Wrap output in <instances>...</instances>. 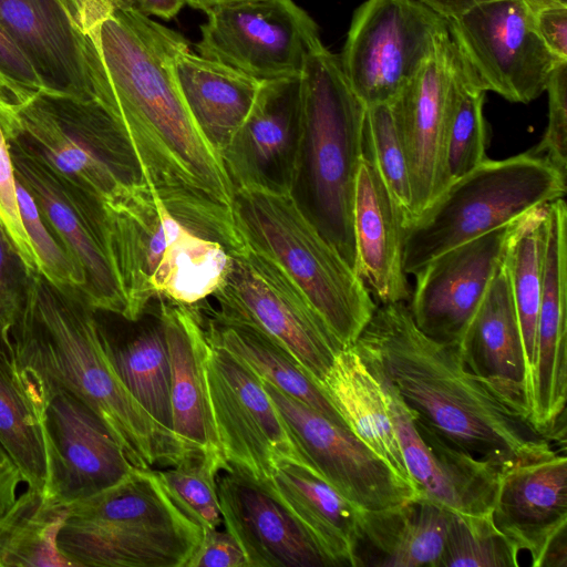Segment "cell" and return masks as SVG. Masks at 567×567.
I'll list each match as a JSON object with an SVG mask.
<instances>
[{
  "mask_svg": "<svg viewBox=\"0 0 567 567\" xmlns=\"http://www.w3.org/2000/svg\"><path fill=\"white\" fill-rule=\"evenodd\" d=\"M66 1L83 37L94 100L125 135L144 183L198 235L227 251L240 249L234 187L173 73L174 55L188 41L126 0Z\"/></svg>",
  "mask_w": 567,
  "mask_h": 567,
  "instance_id": "6da1fadb",
  "label": "cell"
},
{
  "mask_svg": "<svg viewBox=\"0 0 567 567\" xmlns=\"http://www.w3.org/2000/svg\"><path fill=\"white\" fill-rule=\"evenodd\" d=\"M354 348L411 415L501 470L556 452L526 410L473 372L456 343L429 337L405 302L375 308Z\"/></svg>",
  "mask_w": 567,
  "mask_h": 567,
  "instance_id": "7a4b0ae2",
  "label": "cell"
},
{
  "mask_svg": "<svg viewBox=\"0 0 567 567\" xmlns=\"http://www.w3.org/2000/svg\"><path fill=\"white\" fill-rule=\"evenodd\" d=\"M11 340L18 368L87 404L134 467L154 470L185 460L174 434L144 410L115 372L96 311L79 290L59 288L33 274Z\"/></svg>",
  "mask_w": 567,
  "mask_h": 567,
  "instance_id": "3957f363",
  "label": "cell"
},
{
  "mask_svg": "<svg viewBox=\"0 0 567 567\" xmlns=\"http://www.w3.org/2000/svg\"><path fill=\"white\" fill-rule=\"evenodd\" d=\"M102 205L122 318L137 320L157 299L198 305L217 289L226 248L184 225L145 183L121 186Z\"/></svg>",
  "mask_w": 567,
  "mask_h": 567,
  "instance_id": "277c9868",
  "label": "cell"
},
{
  "mask_svg": "<svg viewBox=\"0 0 567 567\" xmlns=\"http://www.w3.org/2000/svg\"><path fill=\"white\" fill-rule=\"evenodd\" d=\"M301 91V137L291 194L355 271L353 208L367 107L349 86L339 55L323 44L307 58Z\"/></svg>",
  "mask_w": 567,
  "mask_h": 567,
  "instance_id": "5b68a950",
  "label": "cell"
},
{
  "mask_svg": "<svg viewBox=\"0 0 567 567\" xmlns=\"http://www.w3.org/2000/svg\"><path fill=\"white\" fill-rule=\"evenodd\" d=\"M233 213L244 244L271 260L300 288L343 349L354 346L377 305L291 192L235 188Z\"/></svg>",
  "mask_w": 567,
  "mask_h": 567,
  "instance_id": "8992f818",
  "label": "cell"
},
{
  "mask_svg": "<svg viewBox=\"0 0 567 567\" xmlns=\"http://www.w3.org/2000/svg\"><path fill=\"white\" fill-rule=\"evenodd\" d=\"M566 194V173L525 152L487 158L452 182L402 228V262L414 275L442 252L512 224Z\"/></svg>",
  "mask_w": 567,
  "mask_h": 567,
  "instance_id": "52a82bcc",
  "label": "cell"
},
{
  "mask_svg": "<svg viewBox=\"0 0 567 567\" xmlns=\"http://www.w3.org/2000/svg\"><path fill=\"white\" fill-rule=\"evenodd\" d=\"M12 104L8 128L58 175L103 200L144 183L138 161L115 121L95 100L39 91Z\"/></svg>",
  "mask_w": 567,
  "mask_h": 567,
  "instance_id": "ba28073f",
  "label": "cell"
},
{
  "mask_svg": "<svg viewBox=\"0 0 567 567\" xmlns=\"http://www.w3.org/2000/svg\"><path fill=\"white\" fill-rule=\"evenodd\" d=\"M221 282L209 296L217 313L251 324L287 349L320 385L340 346L300 288L248 246L228 251Z\"/></svg>",
  "mask_w": 567,
  "mask_h": 567,
  "instance_id": "9c48e42d",
  "label": "cell"
},
{
  "mask_svg": "<svg viewBox=\"0 0 567 567\" xmlns=\"http://www.w3.org/2000/svg\"><path fill=\"white\" fill-rule=\"evenodd\" d=\"M449 33V20L417 0H365L339 55L342 73L365 107L391 103Z\"/></svg>",
  "mask_w": 567,
  "mask_h": 567,
  "instance_id": "30bf717a",
  "label": "cell"
},
{
  "mask_svg": "<svg viewBox=\"0 0 567 567\" xmlns=\"http://www.w3.org/2000/svg\"><path fill=\"white\" fill-rule=\"evenodd\" d=\"M204 12L198 54L259 82L301 76L322 44L317 23L292 0H235Z\"/></svg>",
  "mask_w": 567,
  "mask_h": 567,
  "instance_id": "8fae6325",
  "label": "cell"
},
{
  "mask_svg": "<svg viewBox=\"0 0 567 567\" xmlns=\"http://www.w3.org/2000/svg\"><path fill=\"white\" fill-rule=\"evenodd\" d=\"M9 142L16 177L72 260L82 280L80 293L95 311L124 317L102 200L58 175L19 138Z\"/></svg>",
  "mask_w": 567,
  "mask_h": 567,
  "instance_id": "7c38bea8",
  "label": "cell"
},
{
  "mask_svg": "<svg viewBox=\"0 0 567 567\" xmlns=\"http://www.w3.org/2000/svg\"><path fill=\"white\" fill-rule=\"evenodd\" d=\"M450 34L485 92L529 103L546 91L555 56L524 0H491L449 19Z\"/></svg>",
  "mask_w": 567,
  "mask_h": 567,
  "instance_id": "4fadbf2b",
  "label": "cell"
},
{
  "mask_svg": "<svg viewBox=\"0 0 567 567\" xmlns=\"http://www.w3.org/2000/svg\"><path fill=\"white\" fill-rule=\"evenodd\" d=\"M209 347L206 380L224 471L266 483L280 463L311 467L290 437L261 379L226 350Z\"/></svg>",
  "mask_w": 567,
  "mask_h": 567,
  "instance_id": "5bb4252c",
  "label": "cell"
},
{
  "mask_svg": "<svg viewBox=\"0 0 567 567\" xmlns=\"http://www.w3.org/2000/svg\"><path fill=\"white\" fill-rule=\"evenodd\" d=\"M23 374L42 430L47 458L43 491L49 496L69 506L115 485L134 468L87 404L64 389Z\"/></svg>",
  "mask_w": 567,
  "mask_h": 567,
  "instance_id": "9a60e30c",
  "label": "cell"
},
{
  "mask_svg": "<svg viewBox=\"0 0 567 567\" xmlns=\"http://www.w3.org/2000/svg\"><path fill=\"white\" fill-rule=\"evenodd\" d=\"M261 381L303 457L354 506L378 511L421 494L351 430Z\"/></svg>",
  "mask_w": 567,
  "mask_h": 567,
  "instance_id": "2e32d148",
  "label": "cell"
},
{
  "mask_svg": "<svg viewBox=\"0 0 567 567\" xmlns=\"http://www.w3.org/2000/svg\"><path fill=\"white\" fill-rule=\"evenodd\" d=\"M525 216L442 252L413 275L408 307L421 331L460 342Z\"/></svg>",
  "mask_w": 567,
  "mask_h": 567,
  "instance_id": "e0dca14e",
  "label": "cell"
},
{
  "mask_svg": "<svg viewBox=\"0 0 567 567\" xmlns=\"http://www.w3.org/2000/svg\"><path fill=\"white\" fill-rule=\"evenodd\" d=\"M497 529L534 567L567 566V458L557 451L499 472L492 508Z\"/></svg>",
  "mask_w": 567,
  "mask_h": 567,
  "instance_id": "ac0fdd59",
  "label": "cell"
},
{
  "mask_svg": "<svg viewBox=\"0 0 567 567\" xmlns=\"http://www.w3.org/2000/svg\"><path fill=\"white\" fill-rule=\"evenodd\" d=\"M457 58L458 50L449 33L389 103L409 172L412 196L410 220L447 186L445 134Z\"/></svg>",
  "mask_w": 567,
  "mask_h": 567,
  "instance_id": "d6986e66",
  "label": "cell"
},
{
  "mask_svg": "<svg viewBox=\"0 0 567 567\" xmlns=\"http://www.w3.org/2000/svg\"><path fill=\"white\" fill-rule=\"evenodd\" d=\"M301 123V76L261 82L248 115L220 153L234 189L291 192Z\"/></svg>",
  "mask_w": 567,
  "mask_h": 567,
  "instance_id": "ffe728a7",
  "label": "cell"
},
{
  "mask_svg": "<svg viewBox=\"0 0 567 567\" xmlns=\"http://www.w3.org/2000/svg\"><path fill=\"white\" fill-rule=\"evenodd\" d=\"M567 396V206L547 205L543 282L528 410L533 425L548 436L566 430Z\"/></svg>",
  "mask_w": 567,
  "mask_h": 567,
  "instance_id": "44dd1931",
  "label": "cell"
},
{
  "mask_svg": "<svg viewBox=\"0 0 567 567\" xmlns=\"http://www.w3.org/2000/svg\"><path fill=\"white\" fill-rule=\"evenodd\" d=\"M381 385L405 466L421 494L452 513L491 514L501 468L414 419L399 395Z\"/></svg>",
  "mask_w": 567,
  "mask_h": 567,
  "instance_id": "7402d4cb",
  "label": "cell"
},
{
  "mask_svg": "<svg viewBox=\"0 0 567 567\" xmlns=\"http://www.w3.org/2000/svg\"><path fill=\"white\" fill-rule=\"evenodd\" d=\"M200 537L202 528L146 526L81 499L68 506L56 543L73 567H185Z\"/></svg>",
  "mask_w": 567,
  "mask_h": 567,
  "instance_id": "603a6c76",
  "label": "cell"
},
{
  "mask_svg": "<svg viewBox=\"0 0 567 567\" xmlns=\"http://www.w3.org/2000/svg\"><path fill=\"white\" fill-rule=\"evenodd\" d=\"M225 472L217 477L223 523L250 567H332L300 522L265 484Z\"/></svg>",
  "mask_w": 567,
  "mask_h": 567,
  "instance_id": "cb8c5ba5",
  "label": "cell"
},
{
  "mask_svg": "<svg viewBox=\"0 0 567 567\" xmlns=\"http://www.w3.org/2000/svg\"><path fill=\"white\" fill-rule=\"evenodd\" d=\"M158 306L171 364L172 432L185 460L210 458L224 471L206 380L210 347L198 309L166 299H158Z\"/></svg>",
  "mask_w": 567,
  "mask_h": 567,
  "instance_id": "d4e9b609",
  "label": "cell"
},
{
  "mask_svg": "<svg viewBox=\"0 0 567 567\" xmlns=\"http://www.w3.org/2000/svg\"><path fill=\"white\" fill-rule=\"evenodd\" d=\"M0 24L30 61L43 91L94 100L83 37L66 0H0Z\"/></svg>",
  "mask_w": 567,
  "mask_h": 567,
  "instance_id": "484cf974",
  "label": "cell"
},
{
  "mask_svg": "<svg viewBox=\"0 0 567 567\" xmlns=\"http://www.w3.org/2000/svg\"><path fill=\"white\" fill-rule=\"evenodd\" d=\"M402 228L401 213L378 167L364 155L353 208L355 272L382 305L406 302L411 297L402 262Z\"/></svg>",
  "mask_w": 567,
  "mask_h": 567,
  "instance_id": "4316f807",
  "label": "cell"
},
{
  "mask_svg": "<svg viewBox=\"0 0 567 567\" xmlns=\"http://www.w3.org/2000/svg\"><path fill=\"white\" fill-rule=\"evenodd\" d=\"M450 518L422 494L383 509L358 507L355 567H440Z\"/></svg>",
  "mask_w": 567,
  "mask_h": 567,
  "instance_id": "83f0119b",
  "label": "cell"
},
{
  "mask_svg": "<svg viewBox=\"0 0 567 567\" xmlns=\"http://www.w3.org/2000/svg\"><path fill=\"white\" fill-rule=\"evenodd\" d=\"M456 344L473 372L529 415L524 347L505 258Z\"/></svg>",
  "mask_w": 567,
  "mask_h": 567,
  "instance_id": "f1b7e54d",
  "label": "cell"
},
{
  "mask_svg": "<svg viewBox=\"0 0 567 567\" xmlns=\"http://www.w3.org/2000/svg\"><path fill=\"white\" fill-rule=\"evenodd\" d=\"M173 73L183 100L202 134L220 155L248 115L259 81L182 47Z\"/></svg>",
  "mask_w": 567,
  "mask_h": 567,
  "instance_id": "f546056e",
  "label": "cell"
},
{
  "mask_svg": "<svg viewBox=\"0 0 567 567\" xmlns=\"http://www.w3.org/2000/svg\"><path fill=\"white\" fill-rule=\"evenodd\" d=\"M96 319L115 372L144 410L172 432L171 364L158 299L122 329L109 327L97 312Z\"/></svg>",
  "mask_w": 567,
  "mask_h": 567,
  "instance_id": "4dcf8cb0",
  "label": "cell"
},
{
  "mask_svg": "<svg viewBox=\"0 0 567 567\" xmlns=\"http://www.w3.org/2000/svg\"><path fill=\"white\" fill-rule=\"evenodd\" d=\"M262 484L300 522L332 567H355L357 506L300 463H280Z\"/></svg>",
  "mask_w": 567,
  "mask_h": 567,
  "instance_id": "1f68e13d",
  "label": "cell"
},
{
  "mask_svg": "<svg viewBox=\"0 0 567 567\" xmlns=\"http://www.w3.org/2000/svg\"><path fill=\"white\" fill-rule=\"evenodd\" d=\"M321 386L348 427L400 477L415 486L404 463L384 390L354 346L338 352Z\"/></svg>",
  "mask_w": 567,
  "mask_h": 567,
  "instance_id": "d6a6232c",
  "label": "cell"
},
{
  "mask_svg": "<svg viewBox=\"0 0 567 567\" xmlns=\"http://www.w3.org/2000/svg\"><path fill=\"white\" fill-rule=\"evenodd\" d=\"M200 320L210 346L226 350L261 380L334 423L348 427L322 386L287 349L268 334L251 324L224 317L213 309L208 311L205 320L200 316Z\"/></svg>",
  "mask_w": 567,
  "mask_h": 567,
  "instance_id": "836d02e7",
  "label": "cell"
},
{
  "mask_svg": "<svg viewBox=\"0 0 567 567\" xmlns=\"http://www.w3.org/2000/svg\"><path fill=\"white\" fill-rule=\"evenodd\" d=\"M68 506L27 488L0 514V567H73L58 547Z\"/></svg>",
  "mask_w": 567,
  "mask_h": 567,
  "instance_id": "e575fe53",
  "label": "cell"
},
{
  "mask_svg": "<svg viewBox=\"0 0 567 567\" xmlns=\"http://www.w3.org/2000/svg\"><path fill=\"white\" fill-rule=\"evenodd\" d=\"M0 442L28 488L43 491L47 458L34 399L17 363L0 354Z\"/></svg>",
  "mask_w": 567,
  "mask_h": 567,
  "instance_id": "d590c367",
  "label": "cell"
},
{
  "mask_svg": "<svg viewBox=\"0 0 567 567\" xmlns=\"http://www.w3.org/2000/svg\"><path fill=\"white\" fill-rule=\"evenodd\" d=\"M485 93L458 52L445 134L444 168L447 186L487 159L488 135L483 113Z\"/></svg>",
  "mask_w": 567,
  "mask_h": 567,
  "instance_id": "8d00e7d4",
  "label": "cell"
},
{
  "mask_svg": "<svg viewBox=\"0 0 567 567\" xmlns=\"http://www.w3.org/2000/svg\"><path fill=\"white\" fill-rule=\"evenodd\" d=\"M547 205L535 208L525 216L505 255V265L523 340L528 394L542 296Z\"/></svg>",
  "mask_w": 567,
  "mask_h": 567,
  "instance_id": "74e56055",
  "label": "cell"
},
{
  "mask_svg": "<svg viewBox=\"0 0 567 567\" xmlns=\"http://www.w3.org/2000/svg\"><path fill=\"white\" fill-rule=\"evenodd\" d=\"M519 553L495 526L492 513L451 512L440 567H516Z\"/></svg>",
  "mask_w": 567,
  "mask_h": 567,
  "instance_id": "f35d334b",
  "label": "cell"
},
{
  "mask_svg": "<svg viewBox=\"0 0 567 567\" xmlns=\"http://www.w3.org/2000/svg\"><path fill=\"white\" fill-rule=\"evenodd\" d=\"M173 504L203 528H218L223 515L217 492L221 465L210 458H192L168 470H153Z\"/></svg>",
  "mask_w": 567,
  "mask_h": 567,
  "instance_id": "ab89813d",
  "label": "cell"
},
{
  "mask_svg": "<svg viewBox=\"0 0 567 567\" xmlns=\"http://www.w3.org/2000/svg\"><path fill=\"white\" fill-rule=\"evenodd\" d=\"M364 155L378 167L401 213L404 226L411 219V186L404 152L389 103L367 107Z\"/></svg>",
  "mask_w": 567,
  "mask_h": 567,
  "instance_id": "60d3db41",
  "label": "cell"
},
{
  "mask_svg": "<svg viewBox=\"0 0 567 567\" xmlns=\"http://www.w3.org/2000/svg\"><path fill=\"white\" fill-rule=\"evenodd\" d=\"M20 216L39 260V272L59 288L82 289V280L64 250L43 219L33 197L17 178Z\"/></svg>",
  "mask_w": 567,
  "mask_h": 567,
  "instance_id": "b9f144b4",
  "label": "cell"
},
{
  "mask_svg": "<svg viewBox=\"0 0 567 567\" xmlns=\"http://www.w3.org/2000/svg\"><path fill=\"white\" fill-rule=\"evenodd\" d=\"M10 111L11 103L0 94V227L28 270L35 274L39 272V260L24 229L17 197V177L8 135Z\"/></svg>",
  "mask_w": 567,
  "mask_h": 567,
  "instance_id": "7bdbcfd3",
  "label": "cell"
},
{
  "mask_svg": "<svg viewBox=\"0 0 567 567\" xmlns=\"http://www.w3.org/2000/svg\"><path fill=\"white\" fill-rule=\"evenodd\" d=\"M32 275L0 227V354L13 363L11 330L25 305Z\"/></svg>",
  "mask_w": 567,
  "mask_h": 567,
  "instance_id": "ee69618b",
  "label": "cell"
},
{
  "mask_svg": "<svg viewBox=\"0 0 567 567\" xmlns=\"http://www.w3.org/2000/svg\"><path fill=\"white\" fill-rule=\"evenodd\" d=\"M548 123L540 142L529 150L567 172V61L558 63L546 87Z\"/></svg>",
  "mask_w": 567,
  "mask_h": 567,
  "instance_id": "f6af8a7d",
  "label": "cell"
},
{
  "mask_svg": "<svg viewBox=\"0 0 567 567\" xmlns=\"http://www.w3.org/2000/svg\"><path fill=\"white\" fill-rule=\"evenodd\" d=\"M39 91L43 89L33 66L0 24V94L20 104Z\"/></svg>",
  "mask_w": 567,
  "mask_h": 567,
  "instance_id": "bcb514c9",
  "label": "cell"
},
{
  "mask_svg": "<svg viewBox=\"0 0 567 567\" xmlns=\"http://www.w3.org/2000/svg\"><path fill=\"white\" fill-rule=\"evenodd\" d=\"M185 567H250L237 539L227 529L203 528L200 540Z\"/></svg>",
  "mask_w": 567,
  "mask_h": 567,
  "instance_id": "7dc6e473",
  "label": "cell"
},
{
  "mask_svg": "<svg viewBox=\"0 0 567 567\" xmlns=\"http://www.w3.org/2000/svg\"><path fill=\"white\" fill-rule=\"evenodd\" d=\"M532 14L544 44L559 60L567 61V7L547 8Z\"/></svg>",
  "mask_w": 567,
  "mask_h": 567,
  "instance_id": "c3c4849f",
  "label": "cell"
},
{
  "mask_svg": "<svg viewBox=\"0 0 567 567\" xmlns=\"http://www.w3.org/2000/svg\"><path fill=\"white\" fill-rule=\"evenodd\" d=\"M23 482L20 471L0 442V514L17 498L19 484Z\"/></svg>",
  "mask_w": 567,
  "mask_h": 567,
  "instance_id": "681fc988",
  "label": "cell"
},
{
  "mask_svg": "<svg viewBox=\"0 0 567 567\" xmlns=\"http://www.w3.org/2000/svg\"><path fill=\"white\" fill-rule=\"evenodd\" d=\"M184 4L185 0H134L135 8L142 13L166 20L174 18Z\"/></svg>",
  "mask_w": 567,
  "mask_h": 567,
  "instance_id": "f907efd6",
  "label": "cell"
},
{
  "mask_svg": "<svg viewBox=\"0 0 567 567\" xmlns=\"http://www.w3.org/2000/svg\"><path fill=\"white\" fill-rule=\"evenodd\" d=\"M447 20L454 18L474 6L491 0H417Z\"/></svg>",
  "mask_w": 567,
  "mask_h": 567,
  "instance_id": "816d5d0a",
  "label": "cell"
},
{
  "mask_svg": "<svg viewBox=\"0 0 567 567\" xmlns=\"http://www.w3.org/2000/svg\"><path fill=\"white\" fill-rule=\"evenodd\" d=\"M524 2L532 13L547 8L567 7V0H524Z\"/></svg>",
  "mask_w": 567,
  "mask_h": 567,
  "instance_id": "f5cc1de1",
  "label": "cell"
},
{
  "mask_svg": "<svg viewBox=\"0 0 567 567\" xmlns=\"http://www.w3.org/2000/svg\"><path fill=\"white\" fill-rule=\"evenodd\" d=\"M185 1L190 7L205 11L213 6L224 3V2L235 1V0H185Z\"/></svg>",
  "mask_w": 567,
  "mask_h": 567,
  "instance_id": "db71d44e",
  "label": "cell"
},
{
  "mask_svg": "<svg viewBox=\"0 0 567 567\" xmlns=\"http://www.w3.org/2000/svg\"><path fill=\"white\" fill-rule=\"evenodd\" d=\"M132 2H134V0H131Z\"/></svg>",
  "mask_w": 567,
  "mask_h": 567,
  "instance_id": "11a10c76",
  "label": "cell"
}]
</instances>
